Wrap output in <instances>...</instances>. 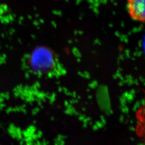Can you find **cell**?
Wrapping results in <instances>:
<instances>
[{"mask_svg":"<svg viewBox=\"0 0 145 145\" xmlns=\"http://www.w3.org/2000/svg\"><path fill=\"white\" fill-rule=\"evenodd\" d=\"M128 13L133 20L143 23L145 20V0H126Z\"/></svg>","mask_w":145,"mask_h":145,"instance_id":"obj_2","label":"cell"},{"mask_svg":"<svg viewBox=\"0 0 145 145\" xmlns=\"http://www.w3.org/2000/svg\"><path fill=\"white\" fill-rule=\"evenodd\" d=\"M31 65L33 70L40 73H48L55 68L56 56L53 51L45 46L36 48L31 55Z\"/></svg>","mask_w":145,"mask_h":145,"instance_id":"obj_1","label":"cell"}]
</instances>
